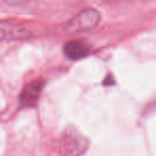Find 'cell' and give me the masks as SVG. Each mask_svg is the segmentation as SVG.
<instances>
[{
    "mask_svg": "<svg viewBox=\"0 0 156 156\" xmlns=\"http://www.w3.org/2000/svg\"><path fill=\"white\" fill-rule=\"evenodd\" d=\"M60 149L63 156H79L87 149V140L76 130L66 129L61 138Z\"/></svg>",
    "mask_w": 156,
    "mask_h": 156,
    "instance_id": "6da1fadb",
    "label": "cell"
},
{
    "mask_svg": "<svg viewBox=\"0 0 156 156\" xmlns=\"http://www.w3.org/2000/svg\"><path fill=\"white\" fill-rule=\"evenodd\" d=\"M42 88H43V80L42 79H37V80L27 83L20 93V103L27 107L34 106L37 102Z\"/></svg>",
    "mask_w": 156,
    "mask_h": 156,
    "instance_id": "7a4b0ae2",
    "label": "cell"
},
{
    "mask_svg": "<svg viewBox=\"0 0 156 156\" xmlns=\"http://www.w3.org/2000/svg\"><path fill=\"white\" fill-rule=\"evenodd\" d=\"M65 56L71 60H79L88 56L90 52V46L83 40H72L63 46Z\"/></svg>",
    "mask_w": 156,
    "mask_h": 156,
    "instance_id": "3957f363",
    "label": "cell"
},
{
    "mask_svg": "<svg viewBox=\"0 0 156 156\" xmlns=\"http://www.w3.org/2000/svg\"><path fill=\"white\" fill-rule=\"evenodd\" d=\"M98 20H100V14L98 11L93 9L85 10L75 16V18L72 20V25L69 27H73L75 30H83V29H88L95 26Z\"/></svg>",
    "mask_w": 156,
    "mask_h": 156,
    "instance_id": "277c9868",
    "label": "cell"
}]
</instances>
